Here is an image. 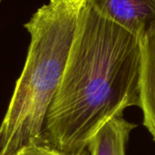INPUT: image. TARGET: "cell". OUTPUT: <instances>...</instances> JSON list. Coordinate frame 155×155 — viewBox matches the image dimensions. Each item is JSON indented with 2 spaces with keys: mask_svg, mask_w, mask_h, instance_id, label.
<instances>
[{
  "mask_svg": "<svg viewBox=\"0 0 155 155\" xmlns=\"http://www.w3.org/2000/svg\"><path fill=\"white\" fill-rule=\"evenodd\" d=\"M141 64V37L86 3L42 143L64 155L88 154L91 140L107 122L140 105Z\"/></svg>",
  "mask_w": 155,
  "mask_h": 155,
  "instance_id": "1",
  "label": "cell"
},
{
  "mask_svg": "<svg viewBox=\"0 0 155 155\" xmlns=\"http://www.w3.org/2000/svg\"><path fill=\"white\" fill-rule=\"evenodd\" d=\"M86 0H49L24 26L30 43L0 124V155L42 143L50 104L60 84Z\"/></svg>",
  "mask_w": 155,
  "mask_h": 155,
  "instance_id": "2",
  "label": "cell"
},
{
  "mask_svg": "<svg viewBox=\"0 0 155 155\" xmlns=\"http://www.w3.org/2000/svg\"><path fill=\"white\" fill-rule=\"evenodd\" d=\"M97 13L142 36L155 23V0H86Z\"/></svg>",
  "mask_w": 155,
  "mask_h": 155,
  "instance_id": "3",
  "label": "cell"
},
{
  "mask_svg": "<svg viewBox=\"0 0 155 155\" xmlns=\"http://www.w3.org/2000/svg\"><path fill=\"white\" fill-rule=\"evenodd\" d=\"M140 105L143 125L155 142V23L141 36Z\"/></svg>",
  "mask_w": 155,
  "mask_h": 155,
  "instance_id": "4",
  "label": "cell"
},
{
  "mask_svg": "<svg viewBox=\"0 0 155 155\" xmlns=\"http://www.w3.org/2000/svg\"><path fill=\"white\" fill-rule=\"evenodd\" d=\"M136 124L123 116L107 122L88 145L89 155H126V144Z\"/></svg>",
  "mask_w": 155,
  "mask_h": 155,
  "instance_id": "5",
  "label": "cell"
},
{
  "mask_svg": "<svg viewBox=\"0 0 155 155\" xmlns=\"http://www.w3.org/2000/svg\"><path fill=\"white\" fill-rule=\"evenodd\" d=\"M15 155H64L44 143H34L25 146Z\"/></svg>",
  "mask_w": 155,
  "mask_h": 155,
  "instance_id": "6",
  "label": "cell"
},
{
  "mask_svg": "<svg viewBox=\"0 0 155 155\" xmlns=\"http://www.w3.org/2000/svg\"><path fill=\"white\" fill-rule=\"evenodd\" d=\"M2 1H3V0H0V3H1V2H2Z\"/></svg>",
  "mask_w": 155,
  "mask_h": 155,
  "instance_id": "7",
  "label": "cell"
}]
</instances>
